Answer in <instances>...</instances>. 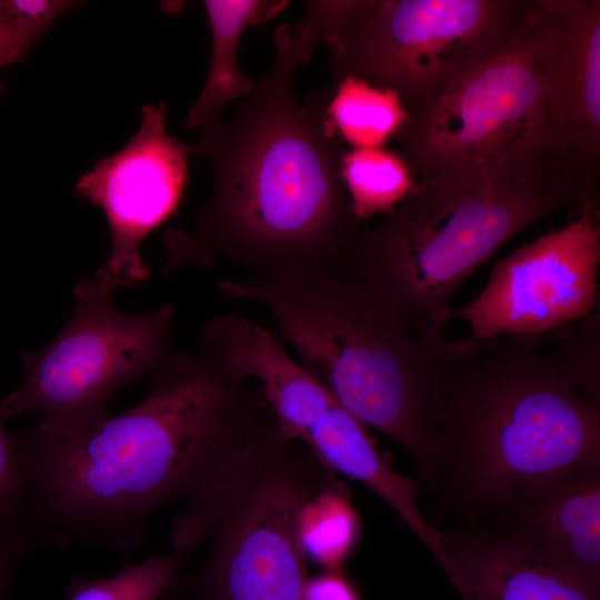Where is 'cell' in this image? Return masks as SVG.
<instances>
[{"mask_svg":"<svg viewBox=\"0 0 600 600\" xmlns=\"http://www.w3.org/2000/svg\"><path fill=\"white\" fill-rule=\"evenodd\" d=\"M198 353H172L143 399L77 432L11 434L23 508L41 541L130 551L151 518L200 511L276 418L263 393Z\"/></svg>","mask_w":600,"mask_h":600,"instance_id":"obj_1","label":"cell"},{"mask_svg":"<svg viewBox=\"0 0 600 600\" xmlns=\"http://www.w3.org/2000/svg\"><path fill=\"white\" fill-rule=\"evenodd\" d=\"M276 60L251 92L198 128L192 151L212 172L191 232L169 230L160 276L227 259L247 277L312 278L338 269L366 219L341 177L344 156L327 108L332 90L300 102L297 70L321 37L311 14L277 28Z\"/></svg>","mask_w":600,"mask_h":600,"instance_id":"obj_2","label":"cell"},{"mask_svg":"<svg viewBox=\"0 0 600 600\" xmlns=\"http://www.w3.org/2000/svg\"><path fill=\"white\" fill-rule=\"evenodd\" d=\"M543 337L451 340L438 370L434 484L503 509L550 479L600 467V403L543 353Z\"/></svg>","mask_w":600,"mask_h":600,"instance_id":"obj_3","label":"cell"},{"mask_svg":"<svg viewBox=\"0 0 600 600\" xmlns=\"http://www.w3.org/2000/svg\"><path fill=\"white\" fill-rule=\"evenodd\" d=\"M218 290L269 311L336 402L401 446L433 483V397L449 339L414 327L344 267L306 279L222 280Z\"/></svg>","mask_w":600,"mask_h":600,"instance_id":"obj_4","label":"cell"},{"mask_svg":"<svg viewBox=\"0 0 600 600\" xmlns=\"http://www.w3.org/2000/svg\"><path fill=\"white\" fill-rule=\"evenodd\" d=\"M591 201V187L570 166L414 180L398 204L366 221L343 267L418 329L439 334L452 294L504 242Z\"/></svg>","mask_w":600,"mask_h":600,"instance_id":"obj_5","label":"cell"},{"mask_svg":"<svg viewBox=\"0 0 600 600\" xmlns=\"http://www.w3.org/2000/svg\"><path fill=\"white\" fill-rule=\"evenodd\" d=\"M307 9L331 48L333 87L360 79L393 91L410 114L513 38L531 1H310Z\"/></svg>","mask_w":600,"mask_h":600,"instance_id":"obj_6","label":"cell"},{"mask_svg":"<svg viewBox=\"0 0 600 600\" xmlns=\"http://www.w3.org/2000/svg\"><path fill=\"white\" fill-rule=\"evenodd\" d=\"M396 139L414 180L470 170L576 169L547 116L531 12L504 46L410 113Z\"/></svg>","mask_w":600,"mask_h":600,"instance_id":"obj_7","label":"cell"},{"mask_svg":"<svg viewBox=\"0 0 600 600\" xmlns=\"http://www.w3.org/2000/svg\"><path fill=\"white\" fill-rule=\"evenodd\" d=\"M72 292L64 328L41 350L21 353L24 377L0 401L3 418L33 414L40 427L60 433L89 429L110 416L117 391L152 377L173 353V303L123 313L112 307V291L93 279L78 280Z\"/></svg>","mask_w":600,"mask_h":600,"instance_id":"obj_8","label":"cell"},{"mask_svg":"<svg viewBox=\"0 0 600 600\" xmlns=\"http://www.w3.org/2000/svg\"><path fill=\"white\" fill-rule=\"evenodd\" d=\"M600 266L599 210L584 206L567 226L500 260L482 291L451 309L471 341L546 337L596 312Z\"/></svg>","mask_w":600,"mask_h":600,"instance_id":"obj_9","label":"cell"},{"mask_svg":"<svg viewBox=\"0 0 600 600\" xmlns=\"http://www.w3.org/2000/svg\"><path fill=\"white\" fill-rule=\"evenodd\" d=\"M166 127V106L146 103L141 124L114 154L101 158L76 183L74 194L99 207L110 230V252L92 278L111 291L147 280L141 241L177 210L188 181V154Z\"/></svg>","mask_w":600,"mask_h":600,"instance_id":"obj_10","label":"cell"},{"mask_svg":"<svg viewBox=\"0 0 600 600\" xmlns=\"http://www.w3.org/2000/svg\"><path fill=\"white\" fill-rule=\"evenodd\" d=\"M531 28L549 123L592 184L600 159V1L532 0Z\"/></svg>","mask_w":600,"mask_h":600,"instance_id":"obj_11","label":"cell"},{"mask_svg":"<svg viewBox=\"0 0 600 600\" xmlns=\"http://www.w3.org/2000/svg\"><path fill=\"white\" fill-rule=\"evenodd\" d=\"M197 353L234 377L258 380L282 432L303 443L316 421L337 403L272 332L234 312L204 324Z\"/></svg>","mask_w":600,"mask_h":600,"instance_id":"obj_12","label":"cell"},{"mask_svg":"<svg viewBox=\"0 0 600 600\" xmlns=\"http://www.w3.org/2000/svg\"><path fill=\"white\" fill-rule=\"evenodd\" d=\"M570 472L539 483L501 511L507 533L528 550L600 584V471Z\"/></svg>","mask_w":600,"mask_h":600,"instance_id":"obj_13","label":"cell"},{"mask_svg":"<svg viewBox=\"0 0 600 600\" xmlns=\"http://www.w3.org/2000/svg\"><path fill=\"white\" fill-rule=\"evenodd\" d=\"M463 600H600V584L499 534H442Z\"/></svg>","mask_w":600,"mask_h":600,"instance_id":"obj_14","label":"cell"},{"mask_svg":"<svg viewBox=\"0 0 600 600\" xmlns=\"http://www.w3.org/2000/svg\"><path fill=\"white\" fill-rule=\"evenodd\" d=\"M304 443L329 470L360 481L390 506L447 570L442 533L420 511L417 487L393 469L363 423L334 403L311 427Z\"/></svg>","mask_w":600,"mask_h":600,"instance_id":"obj_15","label":"cell"},{"mask_svg":"<svg viewBox=\"0 0 600 600\" xmlns=\"http://www.w3.org/2000/svg\"><path fill=\"white\" fill-rule=\"evenodd\" d=\"M212 44L203 89L188 112L184 130L198 129L220 116L230 102L249 94L254 82L241 71L238 51L241 34L250 24L264 23L281 12L284 0H204Z\"/></svg>","mask_w":600,"mask_h":600,"instance_id":"obj_16","label":"cell"},{"mask_svg":"<svg viewBox=\"0 0 600 600\" xmlns=\"http://www.w3.org/2000/svg\"><path fill=\"white\" fill-rule=\"evenodd\" d=\"M331 89L328 114L338 133L354 149L381 148L408 120L409 113L393 91L353 77Z\"/></svg>","mask_w":600,"mask_h":600,"instance_id":"obj_17","label":"cell"},{"mask_svg":"<svg viewBox=\"0 0 600 600\" xmlns=\"http://www.w3.org/2000/svg\"><path fill=\"white\" fill-rule=\"evenodd\" d=\"M361 534L359 516L342 487L310 498L298 516V536L307 560L324 571H342Z\"/></svg>","mask_w":600,"mask_h":600,"instance_id":"obj_18","label":"cell"},{"mask_svg":"<svg viewBox=\"0 0 600 600\" xmlns=\"http://www.w3.org/2000/svg\"><path fill=\"white\" fill-rule=\"evenodd\" d=\"M341 177L354 214L366 220L391 210L414 186V178L402 157L382 148L346 152Z\"/></svg>","mask_w":600,"mask_h":600,"instance_id":"obj_19","label":"cell"},{"mask_svg":"<svg viewBox=\"0 0 600 600\" xmlns=\"http://www.w3.org/2000/svg\"><path fill=\"white\" fill-rule=\"evenodd\" d=\"M187 560L174 550L127 563L110 577L76 578L66 590L68 600H158Z\"/></svg>","mask_w":600,"mask_h":600,"instance_id":"obj_20","label":"cell"},{"mask_svg":"<svg viewBox=\"0 0 600 600\" xmlns=\"http://www.w3.org/2000/svg\"><path fill=\"white\" fill-rule=\"evenodd\" d=\"M80 3L70 0H0V70L23 59L57 20Z\"/></svg>","mask_w":600,"mask_h":600,"instance_id":"obj_21","label":"cell"},{"mask_svg":"<svg viewBox=\"0 0 600 600\" xmlns=\"http://www.w3.org/2000/svg\"><path fill=\"white\" fill-rule=\"evenodd\" d=\"M549 354L561 372L588 398L600 403V318L594 312L577 330L557 332Z\"/></svg>","mask_w":600,"mask_h":600,"instance_id":"obj_22","label":"cell"},{"mask_svg":"<svg viewBox=\"0 0 600 600\" xmlns=\"http://www.w3.org/2000/svg\"><path fill=\"white\" fill-rule=\"evenodd\" d=\"M40 543L28 514L0 516V600H11L18 571Z\"/></svg>","mask_w":600,"mask_h":600,"instance_id":"obj_23","label":"cell"},{"mask_svg":"<svg viewBox=\"0 0 600 600\" xmlns=\"http://www.w3.org/2000/svg\"><path fill=\"white\" fill-rule=\"evenodd\" d=\"M27 514L20 493L17 459L11 434L3 427L0 413V516Z\"/></svg>","mask_w":600,"mask_h":600,"instance_id":"obj_24","label":"cell"},{"mask_svg":"<svg viewBox=\"0 0 600 600\" xmlns=\"http://www.w3.org/2000/svg\"><path fill=\"white\" fill-rule=\"evenodd\" d=\"M301 600H361L352 581L342 571H324L308 578Z\"/></svg>","mask_w":600,"mask_h":600,"instance_id":"obj_25","label":"cell"},{"mask_svg":"<svg viewBox=\"0 0 600 600\" xmlns=\"http://www.w3.org/2000/svg\"><path fill=\"white\" fill-rule=\"evenodd\" d=\"M158 600H191V598L186 590L182 578L176 577Z\"/></svg>","mask_w":600,"mask_h":600,"instance_id":"obj_26","label":"cell"},{"mask_svg":"<svg viewBox=\"0 0 600 600\" xmlns=\"http://www.w3.org/2000/svg\"><path fill=\"white\" fill-rule=\"evenodd\" d=\"M4 89L3 83L0 81V92Z\"/></svg>","mask_w":600,"mask_h":600,"instance_id":"obj_27","label":"cell"}]
</instances>
